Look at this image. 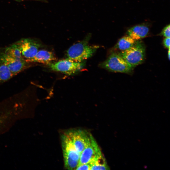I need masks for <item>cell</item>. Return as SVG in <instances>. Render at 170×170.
<instances>
[{
  "label": "cell",
  "mask_w": 170,
  "mask_h": 170,
  "mask_svg": "<svg viewBox=\"0 0 170 170\" xmlns=\"http://www.w3.org/2000/svg\"><path fill=\"white\" fill-rule=\"evenodd\" d=\"M91 34L88 33L81 41L73 44L67 51V58L76 62H81L91 57L99 46L89 45Z\"/></svg>",
  "instance_id": "6da1fadb"
},
{
  "label": "cell",
  "mask_w": 170,
  "mask_h": 170,
  "mask_svg": "<svg viewBox=\"0 0 170 170\" xmlns=\"http://www.w3.org/2000/svg\"><path fill=\"white\" fill-rule=\"evenodd\" d=\"M61 141L65 167L68 170H76L80 154L75 148L66 132L62 134Z\"/></svg>",
  "instance_id": "7a4b0ae2"
},
{
  "label": "cell",
  "mask_w": 170,
  "mask_h": 170,
  "mask_svg": "<svg viewBox=\"0 0 170 170\" xmlns=\"http://www.w3.org/2000/svg\"><path fill=\"white\" fill-rule=\"evenodd\" d=\"M99 66L112 72L125 73L132 72L134 68L116 52L112 53Z\"/></svg>",
  "instance_id": "3957f363"
},
{
  "label": "cell",
  "mask_w": 170,
  "mask_h": 170,
  "mask_svg": "<svg viewBox=\"0 0 170 170\" xmlns=\"http://www.w3.org/2000/svg\"><path fill=\"white\" fill-rule=\"evenodd\" d=\"M117 53L134 68L144 60L145 48L144 44L139 40L136 41L134 45L128 49Z\"/></svg>",
  "instance_id": "277c9868"
},
{
  "label": "cell",
  "mask_w": 170,
  "mask_h": 170,
  "mask_svg": "<svg viewBox=\"0 0 170 170\" xmlns=\"http://www.w3.org/2000/svg\"><path fill=\"white\" fill-rule=\"evenodd\" d=\"M0 63L6 66L14 76L31 66V62L11 56L3 51L0 52Z\"/></svg>",
  "instance_id": "5b68a950"
},
{
  "label": "cell",
  "mask_w": 170,
  "mask_h": 170,
  "mask_svg": "<svg viewBox=\"0 0 170 170\" xmlns=\"http://www.w3.org/2000/svg\"><path fill=\"white\" fill-rule=\"evenodd\" d=\"M75 62L67 58L51 62L47 65L52 71L71 75L75 74L83 67L85 64L84 62Z\"/></svg>",
  "instance_id": "8992f818"
},
{
  "label": "cell",
  "mask_w": 170,
  "mask_h": 170,
  "mask_svg": "<svg viewBox=\"0 0 170 170\" xmlns=\"http://www.w3.org/2000/svg\"><path fill=\"white\" fill-rule=\"evenodd\" d=\"M66 133L80 154L89 144L92 136L87 131L79 129L69 130Z\"/></svg>",
  "instance_id": "52a82bcc"
},
{
  "label": "cell",
  "mask_w": 170,
  "mask_h": 170,
  "mask_svg": "<svg viewBox=\"0 0 170 170\" xmlns=\"http://www.w3.org/2000/svg\"><path fill=\"white\" fill-rule=\"evenodd\" d=\"M102 156L99 147L92 136L90 143L80 154L79 164L91 163Z\"/></svg>",
  "instance_id": "ba28073f"
},
{
  "label": "cell",
  "mask_w": 170,
  "mask_h": 170,
  "mask_svg": "<svg viewBox=\"0 0 170 170\" xmlns=\"http://www.w3.org/2000/svg\"><path fill=\"white\" fill-rule=\"evenodd\" d=\"M15 43L26 61L33 58L42 46L39 42L30 38L22 39Z\"/></svg>",
  "instance_id": "9c48e42d"
},
{
  "label": "cell",
  "mask_w": 170,
  "mask_h": 170,
  "mask_svg": "<svg viewBox=\"0 0 170 170\" xmlns=\"http://www.w3.org/2000/svg\"><path fill=\"white\" fill-rule=\"evenodd\" d=\"M56 58L53 52L45 50H39L32 58L26 60L30 62H37L48 64L55 60Z\"/></svg>",
  "instance_id": "30bf717a"
},
{
  "label": "cell",
  "mask_w": 170,
  "mask_h": 170,
  "mask_svg": "<svg viewBox=\"0 0 170 170\" xmlns=\"http://www.w3.org/2000/svg\"><path fill=\"white\" fill-rule=\"evenodd\" d=\"M149 28L145 25H139L129 28L127 31L128 36L136 41L139 40L146 37L149 32Z\"/></svg>",
  "instance_id": "8fae6325"
},
{
  "label": "cell",
  "mask_w": 170,
  "mask_h": 170,
  "mask_svg": "<svg viewBox=\"0 0 170 170\" xmlns=\"http://www.w3.org/2000/svg\"><path fill=\"white\" fill-rule=\"evenodd\" d=\"M136 41L128 35L124 36L118 41L114 49L119 51V52L125 51L133 46Z\"/></svg>",
  "instance_id": "7c38bea8"
},
{
  "label": "cell",
  "mask_w": 170,
  "mask_h": 170,
  "mask_svg": "<svg viewBox=\"0 0 170 170\" xmlns=\"http://www.w3.org/2000/svg\"><path fill=\"white\" fill-rule=\"evenodd\" d=\"M14 76L6 66L0 63V85L8 81Z\"/></svg>",
  "instance_id": "4fadbf2b"
},
{
  "label": "cell",
  "mask_w": 170,
  "mask_h": 170,
  "mask_svg": "<svg viewBox=\"0 0 170 170\" xmlns=\"http://www.w3.org/2000/svg\"><path fill=\"white\" fill-rule=\"evenodd\" d=\"M90 170H109L105 158L103 156L91 163Z\"/></svg>",
  "instance_id": "5bb4252c"
},
{
  "label": "cell",
  "mask_w": 170,
  "mask_h": 170,
  "mask_svg": "<svg viewBox=\"0 0 170 170\" xmlns=\"http://www.w3.org/2000/svg\"><path fill=\"white\" fill-rule=\"evenodd\" d=\"M3 51L9 55L16 58L24 59L20 50L15 43L6 47Z\"/></svg>",
  "instance_id": "9a60e30c"
},
{
  "label": "cell",
  "mask_w": 170,
  "mask_h": 170,
  "mask_svg": "<svg viewBox=\"0 0 170 170\" xmlns=\"http://www.w3.org/2000/svg\"><path fill=\"white\" fill-rule=\"evenodd\" d=\"M170 25L166 26L162 29L160 35L163 36L165 37H170Z\"/></svg>",
  "instance_id": "2e32d148"
},
{
  "label": "cell",
  "mask_w": 170,
  "mask_h": 170,
  "mask_svg": "<svg viewBox=\"0 0 170 170\" xmlns=\"http://www.w3.org/2000/svg\"><path fill=\"white\" fill-rule=\"evenodd\" d=\"M91 165L89 163L78 164L76 170H90Z\"/></svg>",
  "instance_id": "e0dca14e"
},
{
  "label": "cell",
  "mask_w": 170,
  "mask_h": 170,
  "mask_svg": "<svg viewBox=\"0 0 170 170\" xmlns=\"http://www.w3.org/2000/svg\"><path fill=\"white\" fill-rule=\"evenodd\" d=\"M170 37H165L163 41L164 46L168 49L170 48Z\"/></svg>",
  "instance_id": "ac0fdd59"
},
{
  "label": "cell",
  "mask_w": 170,
  "mask_h": 170,
  "mask_svg": "<svg viewBox=\"0 0 170 170\" xmlns=\"http://www.w3.org/2000/svg\"><path fill=\"white\" fill-rule=\"evenodd\" d=\"M168 58L169 60H170V48L168 49Z\"/></svg>",
  "instance_id": "d6986e66"
},
{
  "label": "cell",
  "mask_w": 170,
  "mask_h": 170,
  "mask_svg": "<svg viewBox=\"0 0 170 170\" xmlns=\"http://www.w3.org/2000/svg\"></svg>",
  "instance_id": "ffe728a7"
}]
</instances>
